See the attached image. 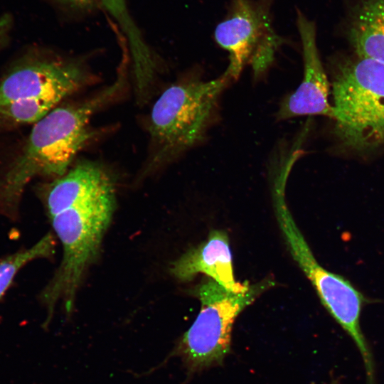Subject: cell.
<instances>
[{
	"label": "cell",
	"instance_id": "obj_13",
	"mask_svg": "<svg viewBox=\"0 0 384 384\" xmlns=\"http://www.w3.org/2000/svg\"><path fill=\"white\" fill-rule=\"evenodd\" d=\"M68 3H70L72 4L76 5V6H86L89 5L90 4H92L94 1L97 0H63Z\"/></svg>",
	"mask_w": 384,
	"mask_h": 384
},
{
	"label": "cell",
	"instance_id": "obj_5",
	"mask_svg": "<svg viewBox=\"0 0 384 384\" xmlns=\"http://www.w3.org/2000/svg\"><path fill=\"white\" fill-rule=\"evenodd\" d=\"M334 132L357 153L384 146V64L356 58L340 64L331 83Z\"/></svg>",
	"mask_w": 384,
	"mask_h": 384
},
{
	"label": "cell",
	"instance_id": "obj_7",
	"mask_svg": "<svg viewBox=\"0 0 384 384\" xmlns=\"http://www.w3.org/2000/svg\"><path fill=\"white\" fill-rule=\"evenodd\" d=\"M273 199L278 224L291 255L314 286L321 304L354 342L361 356L368 383L373 384V356L360 324L366 298L349 280L329 271L317 262L293 219L284 193H275Z\"/></svg>",
	"mask_w": 384,
	"mask_h": 384
},
{
	"label": "cell",
	"instance_id": "obj_3",
	"mask_svg": "<svg viewBox=\"0 0 384 384\" xmlns=\"http://www.w3.org/2000/svg\"><path fill=\"white\" fill-rule=\"evenodd\" d=\"M232 82L225 70L210 80L183 78L161 93L149 116L151 151L144 173L174 160L203 141L216 117L220 97Z\"/></svg>",
	"mask_w": 384,
	"mask_h": 384
},
{
	"label": "cell",
	"instance_id": "obj_6",
	"mask_svg": "<svg viewBox=\"0 0 384 384\" xmlns=\"http://www.w3.org/2000/svg\"><path fill=\"white\" fill-rule=\"evenodd\" d=\"M271 283L270 280L262 281L250 285L245 292L234 293L209 277L201 282L193 292L201 302L195 321L177 339L165 359L140 375L154 373L176 356L181 358L189 375L220 365L230 352L236 318Z\"/></svg>",
	"mask_w": 384,
	"mask_h": 384
},
{
	"label": "cell",
	"instance_id": "obj_11",
	"mask_svg": "<svg viewBox=\"0 0 384 384\" xmlns=\"http://www.w3.org/2000/svg\"><path fill=\"white\" fill-rule=\"evenodd\" d=\"M348 37L356 56L384 64V0H361L351 16Z\"/></svg>",
	"mask_w": 384,
	"mask_h": 384
},
{
	"label": "cell",
	"instance_id": "obj_1",
	"mask_svg": "<svg viewBox=\"0 0 384 384\" xmlns=\"http://www.w3.org/2000/svg\"><path fill=\"white\" fill-rule=\"evenodd\" d=\"M42 196L63 247L61 262L40 294L47 310L46 328L59 301L67 317L74 311L78 289L98 257L116 208L115 183L102 164L81 160L49 183Z\"/></svg>",
	"mask_w": 384,
	"mask_h": 384
},
{
	"label": "cell",
	"instance_id": "obj_12",
	"mask_svg": "<svg viewBox=\"0 0 384 384\" xmlns=\"http://www.w3.org/2000/svg\"><path fill=\"white\" fill-rule=\"evenodd\" d=\"M12 18L9 14L0 16V48L6 43L12 27Z\"/></svg>",
	"mask_w": 384,
	"mask_h": 384
},
{
	"label": "cell",
	"instance_id": "obj_10",
	"mask_svg": "<svg viewBox=\"0 0 384 384\" xmlns=\"http://www.w3.org/2000/svg\"><path fill=\"white\" fill-rule=\"evenodd\" d=\"M171 274L181 282H189L203 273L229 292L242 293L250 284L235 280L232 253L227 233L213 230L208 240L193 247L175 260L170 267Z\"/></svg>",
	"mask_w": 384,
	"mask_h": 384
},
{
	"label": "cell",
	"instance_id": "obj_9",
	"mask_svg": "<svg viewBox=\"0 0 384 384\" xmlns=\"http://www.w3.org/2000/svg\"><path fill=\"white\" fill-rule=\"evenodd\" d=\"M297 24L303 51V79L299 87L283 99L276 118L279 121L319 114L333 119V107L329 101V82L316 46L315 24L299 11Z\"/></svg>",
	"mask_w": 384,
	"mask_h": 384
},
{
	"label": "cell",
	"instance_id": "obj_14",
	"mask_svg": "<svg viewBox=\"0 0 384 384\" xmlns=\"http://www.w3.org/2000/svg\"><path fill=\"white\" fill-rule=\"evenodd\" d=\"M329 384H340L338 379H333Z\"/></svg>",
	"mask_w": 384,
	"mask_h": 384
},
{
	"label": "cell",
	"instance_id": "obj_2",
	"mask_svg": "<svg viewBox=\"0 0 384 384\" xmlns=\"http://www.w3.org/2000/svg\"><path fill=\"white\" fill-rule=\"evenodd\" d=\"M123 58L115 80L83 100L55 107L36 122L20 155L0 180V213L13 215L25 186L38 176H63L95 133L94 114L122 92L127 80Z\"/></svg>",
	"mask_w": 384,
	"mask_h": 384
},
{
	"label": "cell",
	"instance_id": "obj_8",
	"mask_svg": "<svg viewBox=\"0 0 384 384\" xmlns=\"http://www.w3.org/2000/svg\"><path fill=\"white\" fill-rule=\"evenodd\" d=\"M273 0H230L228 12L214 31L215 42L229 53L226 71L238 80L247 65L255 78L272 63L284 43L272 25Z\"/></svg>",
	"mask_w": 384,
	"mask_h": 384
},
{
	"label": "cell",
	"instance_id": "obj_4",
	"mask_svg": "<svg viewBox=\"0 0 384 384\" xmlns=\"http://www.w3.org/2000/svg\"><path fill=\"white\" fill-rule=\"evenodd\" d=\"M94 79L77 59L35 55L23 60L0 80V127L36 123Z\"/></svg>",
	"mask_w": 384,
	"mask_h": 384
}]
</instances>
